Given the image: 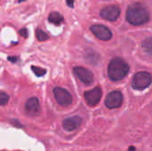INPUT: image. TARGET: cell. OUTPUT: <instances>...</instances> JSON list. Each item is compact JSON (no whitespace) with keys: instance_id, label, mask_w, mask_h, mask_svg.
Wrapping results in <instances>:
<instances>
[{"instance_id":"cell-1","label":"cell","mask_w":152,"mask_h":151,"mask_svg":"<svg viewBox=\"0 0 152 151\" xmlns=\"http://www.w3.org/2000/svg\"><path fill=\"white\" fill-rule=\"evenodd\" d=\"M150 19V14L146 7L142 4L134 3L131 4L126 11V20L129 23L134 26H139L146 23Z\"/></svg>"},{"instance_id":"cell-2","label":"cell","mask_w":152,"mask_h":151,"mask_svg":"<svg viewBox=\"0 0 152 151\" xmlns=\"http://www.w3.org/2000/svg\"><path fill=\"white\" fill-rule=\"evenodd\" d=\"M128 71H129V66L124 60L120 58L112 59L108 67L109 77L113 81L121 80L127 75Z\"/></svg>"},{"instance_id":"cell-3","label":"cell","mask_w":152,"mask_h":151,"mask_svg":"<svg viewBox=\"0 0 152 151\" xmlns=\"http://www.w3.org/2000/svg\"><path fill=\"white\" fill-rule=\"evenodd\" d=\"M151 82V75L148 72L142 71L134 75L132 81V86L135 90H144L150 86Z\"/></svg>"},{"instance_id":"cell-4","label":"cell","mask_w":152,"mask_h":151,"mask_svg":"<svg viewBox=\"0 0 152 151\" xmlns=\"http://www.w3.org/2000/svg\"><path fill=\"white\" fill-rule=\"evenodd\" d=\"M53 95H54V98H55L56 101L61 106L68 107L72 103V96H71V94L64 88L55 87L53 89Z\"/></svg>"},{"instance_id":"cell-5","label":"cell","mask_w":152,"mask_h":151,"mask_svg":"<svg viewBox=\"0 0 152 151\" xmlns=\"http://www.w3.org/2000/svg\"><path fill=\"white\" fill-rule=\"evenodd\" d=\"M123 101V95L119 91H113L108 94L105 100V105L109 109H117L120 107Z\"/></svg>"},{"instance_id":"cell-6","label":"cell","mask_w":152,"mask_h":151,"mask_svg":"<svg viewBox=\"0 0 152 151\" xmlns=\"http://www.w3.org/2000/svg\"><path fill=\"white\" fill-rule=\"evenodd\" d=\"M101 16L107 20H110V21H114L116 20H118V18L119 17L120 14V9L118 6L117 5H110V6H106L103 9H102L101 12H100Z\"/></svg>"},{"instance_id":"cell-7","label":"cell","mask_w":152,"mask_h":151,"mask_svg":"<svg viewBox=\"0 0 152 151\" xmlns=\"http://www.w3.org/2000/svg\"><path fill=\"white\" fill-rule=\"evenodd\" d=\"M91 30L94 34V36L101 40L108 41L112 37L111 31L103 25H99V24L94 25L91 27Z\"/></svg>"},{"instance_id":"cell-8","label":"cell","mask_w":152,"mask_h":151,"mask_svg":"<svg viewBox=\"0 0 152 151\" xmlns=\"http://www.w3.org/2000/svg\"><path fill=\"white\" fill-rule=\"evenodd\" d=\"M102 95V89L100 87H95L85 93V99L89 106H95L101 101Z\"/></svg>"},{"instance_id":"cell-9","label":"cell","mask_w":152,"mask_h":151,"mask_svg":"<svg viewBox=\"0 0 152 151\" xmlns=\"http://www.w3.org/2000/svg\"><path fill=\"white\" fill-rule=\"evenodd\" d=\"M74 73L79 78V80L86 85H91L94 81L93 73L86 68L76 67L74 69Z\"/></svg>"},{"instance_id":"cell-10","label":"cell","mask_w":152,"mask_h":151,"mask_svg":"<svg viewBox=\"0 0 152 151\" xmlns=\"http://www.w3.org/2000/svg\"><path fill=\"white\" fill-rule=\"evenodd\" d=\"M26 113L30 117H36L40 113V104L38 99L36 97H32L28 99L25 104Z\"/></svg>"},{"instance_id":"cell-11","label":"cell","mask_w":152,"mask_h":151,"mask_svg":"<svg viewBox=\"0 0 152 151\" xmlns=\"http://www.w3.org/2000/svg\"><path fill=\"white\" fill-rule=\"evenodd\" d=\"M82 123V119L80 117L75 116V117H70L63 120L62 122V126L65 131L67 132H71L76 130L77 128L79 127V125Z\"/></svg>"},{"instance_id":"cell-12","label":"cell","mask_w":152,"mask_h":151,"mask_svg":"<svg viewBox=\"0 0 152 151\" xmlns=\"http://www.w3.org/2000/svg\"><path fill=\"white\" fill-rule=\"evenodd\" d=\"M48 20L54 25H60L63 21V17L61 15V13L57 12H53L49 14Z\"/></svg>"},{"instance_id":"cell-13","label":"cell","mask_w":152,"mask_h":151,"mask_svg":"<svg viewBox=\"0 0 152 151\" xmlns=\"http://www.w3.org/2000/svg\"><path fill=\"white\" fill-rule=\"evenodd\" d=\"M142 48L150 54H152V37H147L142 41Z\"/></svg>"},{"instance_id":"cell-14","label":"cell","mask_w":152,"mask_h":151,"mask_svg":"<svg viewBox=\"0 0 152 151\" xmlns=\"http://www.w3.org/2000/svg\"><path fill=\"white\" fill-rule=\"evenodd\" d=\"M36 36H37V38L39 40V41H45V40H47L48 39V35L45 32V31H43V30H41V29H37L36 30Z\"/></svg>"},{"instance_id":"cell-15","label":"cell","mask_w":152,"mask_h":151,"mask_svg":"<svg viewBox=\"0 0 152 151\" xmlns=\"http://www.w3.org/2000/svg\"><path fill=\"white\" fill-rule=\"evenodd\" d=\"M31 69L33 70L34 74L36 76H37V77H43L45 74V72H46L45 69H44L42 68H39V67H35V66H32Z\"/></svg>"},{"instance_id":"cell-16","label":"cell","mask_w":152,"mask_h":151,"mask_svg":"<svg viewBox=\"0 0 152 151\" xmlns=\"http://www.w3.org/2000/svg\"><path fill=\"white\" fill-rule=\"evenodd\" d=\"M8 101H9V96L4 93L0 92V106L5 105L8 102Z\"/></svg>"},{"instance_id":"cell-17","label":"cell","mask_w":152,"mask_h":151,"mask_svg":"<svg viewBox=\"0 0 152 151\" xmlns=\"http://www.w3.org/2000/svg\"><path fill=\"white\" fill-rule=\"evenodd\" d=\"M20 35L23 36L24 37H27V36H28V31H27L26 28H22V29L20 31Z\"/></svg>"},{"instance_id":"cell-18","label":"cell","mask_w":152,"mask_h":151,"mask_svg":"<svg viewBox=\"0 0 152 151\" xmlns=\"http://www.w3.org/2000/svg\"><path fill=\"white\" fill-rule=\"evenodd\" d=\"M67 4H68L69 7L73 8V7H74V0H67Z\"/></svg>"},{"instance_id":"cell-19","label":"cell","mask_w":152,"mask_h":151,"mask_svg":"<svg viewBox=\"0 0 152 151\" xmlns=\"http://www.w3.org/2000/svg\"><path fill=\"white\" fill-rule=\"evenodd\" d=\"M20 2H22V1H25V0H19Z\"/></svg>"}]
</instances>
